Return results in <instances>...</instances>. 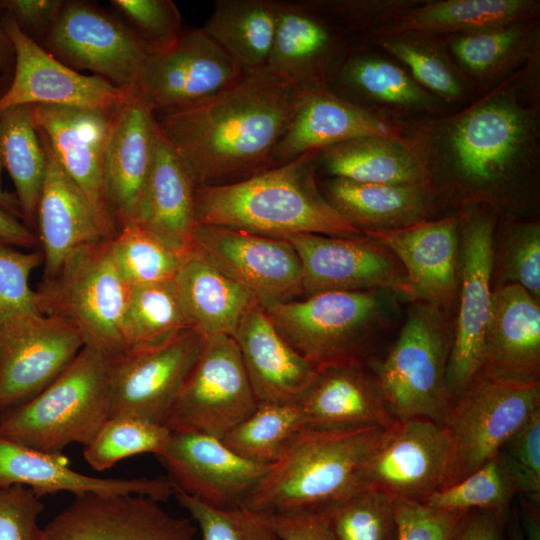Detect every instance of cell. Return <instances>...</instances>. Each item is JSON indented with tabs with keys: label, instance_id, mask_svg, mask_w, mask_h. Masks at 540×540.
Listing matches in <instances>:
<instances>
[{
	"label": "cell",
	"instance_id": "cb8c5ba5",
	"mask_svg": "<svg viewBox=\"0 0 540 540\" xmlns=\"http://www.w3.org/2000/svg\"><path fill=\"white\" fill-rule=\"evenodd\" d=\"M398 259L410 289V300L443 309L458 293L460 219L446 216L395 230L364 232Z\"/></svg>",
	"mask_w": 540,
	"mask_h": 540
},
{
	"label": "cell",
	"instance_id": "d6986e66",
	"mask_svg": "<svg viewBox=\"0 0 540 540\" xmlns=\"http://www.w3.org/2000/svg\"><path fill=\"white\" fill-rule=\"evenodd\" d=\"M192 519L137 494L76 496L51 519L40 540H194Z\"/></svg>",
	"mask_w": 540,
	"mask_h": 540
},
{
	"label": "cell",
	"instance_id": "60d3db41",
	"mask_svg": "<svg viewBox=\"0 0 540 540\" xmlns=\"http://www.w3.org/2000/svg\"><path fill=\"white\" fill-rule=\"evenodd\" d=\"M362 41L385 51L418 85L448 105L464 103L473 93L452 60L445 37L402 32L368 36Z\"/></svg>",
	"mask_w": 540,
	"mask_h": 540
},
{
	"label": "cell",
	"instance_id": "2e32d148",
	"mask_svg": "<svg viewBox=\"0 0 540 540\" xmlns=\"http://www.w3.org/2000/svg\"><path fill=\"white\" fill-rule=\"evenodd\" d=\"M243 74L201 27L184 30L172 44L149 50L137 88L161 113L202 102Z\"/></svg>",
	"mask_w": 540,
	"mask_h": 540
},
{
	"label": "cell",
	"instance_id": "e7e4bbea",
	"mask_svg": "<svg viewBox=\"0 0 540 540\" xmlns=\"http://www.w3.org/2000/svg\"><path fill=\"white\" fill-rule=\"evenodd\" d=\"M1 169L0 166V209L23 221L20 205L15 193L6 191L2 186Z\"/></svg>",
	"mask_w": 540,
	"mask_h": 540
},
{
	"label": "cell",
	"instance_id": "f1b7e54d",
	"mask_svg": "<svg viewBox=\"0 0 540 540\" xmlns=\"http://www.w3.org/2000/svg\"><path fill=\"white\" fill-rule=\"evenodd\" d=\"M14 484L31 488L38 497L68 491L85 494H137L158 502L174 495L168 478H98L81 474L69 466L61 453H48L6 439L0 435V487Z\"/></svg>",
	"mask_w": 540,
	"mask_h": 540
},
{
	"label": "cell",
	"instance_id": "91938a15",
	"mask_svg": "<svg viewBox=\"0 0 540 540\" xmlns=\"http://www.w3.org/2000/svg\"><path fill=\"white\" fill-rule=\"evenodd\" d=\"M507 520L493 511H468L453 540H505Z\"/></svg>",
	"mask_w": 540,
	"mask_h": 540
},
{
	"label": "cell",
	"instance_id": "ac0fdd59",
	"mask_svg": "<svg viewBox=\"0 0 540 540\" xmlns=\"http://www.w3.org/2000/svg\"><path fill=\"white\" fill-rule=\"evenodd\" d=\"M3 25L15 50L11 85L0 98V112L20 105L112 109L124 105L137 89H126L78 72L24 34L3 11Z\"/></svg>",
	"mask_w": 540,
	"mask_h": 540
},
{
	"label": "cell",
	"instance_id": "5bb4252c",
	"mask_svg": "<svg viewBox=\"0 0 540 540\" xmlns=\"http://www.w3.org/2000/svg\"><path fill=\"white\" fill-rule=\"evenodd\" d=\"M193 250L248 290L267 310L304 293L302 265L286 239L223 226L196 224Z\"/></svg>",
	"mask_w": 540,
	"mask_h": 540
},
{
	"label": "cell",
	"instance_id": "6da1fadb",
	"mask_svg": "<svg viewBox=\"0 0 540 540\" xmlns=\"http://www.w3.org/2000/svg\"><path fill=\"white\" fill-rule=\"evenodd\" d=\"M538 56L452 113L426 116L403 129L429 186L463 191L464 205H496L499 195L536 171L540 122L529 76Z\"/></svg>",
	"mask_w": 540,
	"mask_h": 540
},
{
	"label": "cell",
	"instance_id": "4dcf8cb0",
	"mask_svg": "<svg viewBox=\"0 0 540 540\" xmlns=\"http://www.w3.org/2000/svg\"><path fill=\"white\" fill-rule=\"evenodd\" d=\"M232 337L258 403L300 400L316 369L282 338L258 303L243 314Z\"/></svg>",
	"mask_w": 540,
	"mask_h": 540
},
{
	"label": "cell",
	"instance_id": "277c9868",
	"mask_svg": "<svg viewBox=\"0 0 540 540\" xmlns=\"http://www.w3.org/2000/svg\"><path fill=\"white\" fill-rule=\"evenodd\" d=\"M386 428L304 427L243 506L261 513L320 511L363 489V466Z\"/></svg>",
	"mask_w": 540,
	"mask_h": 540
},
{
	"label": "cell",
	"instance_id": "7bdbcfd3",
	"mask_svg": "<svg viewBox=\"0 0 540 540\" xmlns=\"http://www.w3.org/2000/svg\"><path fill=\"white\" fill-rule=\"evenodd\" d=\"M187 329L173 280L132 287L124 325L126 349L157 343Z\"/></svg>",
	"mask_w": 540,
	"mask_h": 540
},
{
	"label": "cell",
	"instance_id": "b9f144b4",
	"mask_svg": "<svg viewBox=\"0 0 540 540\" xmlns=\"http://www.w3.org/2000/svg\"><path fill=\"white\" fill-rule=\"evenodd\" d=\"M304 427L298 401L258 403L256 409L221 441L239 456L270 466Z\"/></svg>",
	"mask_w": 540,
	"mask_h": 540
},
{
	"label": "cell",
	"instance_id": "5b68a950",
	"mask_svg": "<svg viewBox=\"0 0 540 540\" xmlns=\"http://www.w3.org/2000/svg\"><path fill=\"white\" fill-rule=\"evenodd\" d=\"M110 358L84 346L43 391L2 413L0 435L48 453H61L71 443L88 446L110 418Z\"/></svg>",
	"mask_w": 540,
	"mask_h": 540
},
{
	"label": "cell",
	"instance_id": "be15d7a7",
	"mask_svg": "<svg viewBox=\"0 0 540 540\" xmlns=\"http://www.w3.org/2000/svg\"><path fill=\"white\" fill-rule=\"evenodd\" d=\"M517 515L524 539L540 540L539 503L533 502L523 496Z\"/></svg>",
	"mask_w": 540,
	"mask_h": 540
},
{
	"label": "cell",
	"instance_id": "e575fe53",
	"mask_svg": "<svg viewBox=\"0 0 540 540\" xmlns=\"http://www.w3.org/2000/svg\"><path fill=\"white\" fill-rule=\"evenodd\" d=\"M539 20L445 37L448 52L472 91L485 92L539 54Z\"/></svg>",
	"mask_w": 540,
	"mask_h": 540
},
{
	"label": "cell",
	"instance_id": "8fae6325",
	"mask_svg": "<svg viewBox=\"0 0 540 540\" xmlns=\"http://www.w3.org/2000/svg\"><path fill=\"white\" fill-rule=\"evenodd\" d=\"M459 219V311L446 373L451 403L481 370L493 292L494 215L483 204H467Z\"/></svg>",
	"mask_w": 540,
	"mask_h": 540
},
{
	"label": "cell",
	"instance_id": "d6a6232c",
	"mask_svg": "<svg viewBox=\"0 0 540 540\" xmlns=\"http://www.w3.org/2000/svg\"><path fill=\"white\" fill-rule=\"evenodd\" d=\"M196 186L190 170L160 130L153 165L134 223L142 225L186 257L193 250Z\"/></svg>",
	"mask_w": 540,
	"mask_h": 540
},
{
	"label": "cell",
	"instance_id": "836d02e7",
	"mask_svg": "<svg viewBox=\"0 0 540 540\" xmlns=\"http://www.w3.org/2000/svg\"><path fill=\"white\" fill-rule=\"evenodd\" d=\"M318 183L329 203L362 233L428 220L435 207L436 195L428 185L366 184L340 178Z\"/></svg>",
	"mask_w": 540,
	"mask_h": 540
},
{
	"label": "cell",
	"instance_id": "ffe728a7",
	"mask_svg": "<svg viewBox=\"0 0 540 540\" xmlns=\"http://www.w3.org/2000/svg\"><path fill=\"white\" fill-rule=\"evenodd\" d=\"M302 265L304 293L386 289L410 298L405 271L386 247L366 235L297 234L286 238Z\"/></svg>",
	"mask_w": 540,
	"mask_h": 540
},
{
	"label": "cell",
	"instance_id": "c3c4849f",
	"mask_svg": "<svg viewBox=\"0 0 540 540\" xmlns=\"http://www.w3.org/2000/svg\"><path fill=\"white\" fill-rule=\"evenodd\" d=\"M179 504L197 524L203 540H279L266 513L240 506L222 509L174 489Z\"/></svg>",
	"mask_w": 540,
	"mask_h": 540
},
{
	"label": "cell",
	"instance_id": "4fadbf2b",
	"mask_svg": "<svg viewBox=\"0 0 540 540\" xmlns=\"http://www.w3.org/2000/svg\"><path fill=\"white\" fill-rule=\"evenodd\" d=\"M203 339L187 329L157 343L128 348L109 363L110 417L165 425Z\"/></svg>",
	"mask_w": 540,
	"mask_h": 540
},
{
	"label": "cell",
	"instance_id": "7c38bea8",
	"mask_svg": "<svg viewBox=\"0 0 540 540\" xmlns=\"http://www.w3.org/2000/svg\"><path fill=\"white\" fill-rule=\"evenodd\" d=\"M39 45L79 72L85 70L111 84L137 88L150 48L124 22L84 1H65Z\"/></svg>",
	"mask_w": 540,
	"mask_h": 540
},
{
	"label": "cell",
	"instance_id": "816d5d0a",
	"mask_svg": "<svg viewBox=\"0 0 540 540\" xmlns=\"http://www.w3.org/2000/svg\"><path fill=\"white\" fill-rule=\"evenodd\" d=\"M110 3L150 50L172 44L184 31L180 11L170 0H112Z\"/></svg>",
	"mask_w": 540,
	"mask_h": 540
},
{
	"label": "cell",
	"instance_id": "d590c367",
	"mask_svg": "<svg viewBox=\"0 0 540 540\" xmlns=\"http://www.w3.org/2000/svg\"><path fill=\"white\" fill-rule=\"evenodd\" d=\"M189 328L202 339L232 336L254 296L192 250L173 279Z\"/></svg>",
	"mask_w": 540,
	"mask_h": 540
},
{
	"label": "cell",
	"instance_id": "52a82bcc",
	"mask_svg": "<svg viewBox=\"0 0 540 540\" xmlns=\"http://www.w3.org/2000/svg\"><path fill=\"white\" fill-rule=\"evenodd\" d=\"M451 345L441 309L418 304L385 359L371 365L395 420L444 424L452 405L446 382Z\"/></svg>",
	"mask_w": 540,
	"mask_h": 540
},
{
	"label": "cell",
	"instance_id": "e0dca14e",
	"mask_svg": "<svg viewBox=\"0 0 540 540\" xmlns=\"http://www.w3.org/2000/svg\"><path fill=\"white\" fill-rule=\"evenodd\" d=\"M449 441L443 425L426 418L395 420L366 460L363 488L424 502L444 486Z\"/></svg>",
	"mask_w": 540,
	"mask_h": 540
},
{
	"label": "cell",
	"instance_id": "8992f818",
	"mask_svg": "<svg viewBox=\"0 0 540 540\" xmlns=\"http://www.w3.org/2000/svg\"><path fill=\"white\" fill-rule=\"evenodd\" d=\"M111 239L83 245L35 290L38 311L61 318L84 346L115 356L126 350L125 315L132 287L114 261Z\"/></svg>",
	"mask_w": 540,
	"mask_h": 540
},
{
	"label": "cell",
	"instance_id": "6125c7cd",
	"mask_svg": "<svg viewBox=\"0 0 540 540\" xmlns=\"http://www.w3.org/2000/svg\"><path fill=\"white\" fill-rule=\"evenodd\" d=\"M3 8L0 0V98L9 89L15 70V50L3 25Z\"/></svg>",
	"mask_w": 540,
	"mask_h": 540
},
{
	"label": "cell",
	"instance_id": "6f0895ef",
	"mask_svg": "<svg viewBox=\"0 0 540 540\" xmlns=\"http://www.w3.org/2000/svg\"><path fill=\"white\" fill-rule=\"evenodd\" d=\"M65 1L62 0H1L3 11L9 14L21 31L36 43L46 36Z\"/></svg>",
	"mask_w": 540,
	"mask_h": 540
},
{
	"label": "cell",
	"instance_id": "680465c9",
	"mask_svg": "<svg viewBox=\"0 0 540 540\" xmlns=\"http://www.w3.org/2000/svg\"><path fill=\"white\" fill-rule=\"evenodd\" d=\"M266 514L279 540H338L320 511Z\"/></svg>",
	"mask_w": 540,
	"mask_h": 540
},
{
	"label": "cell",
	"instance_id": "9f6ffc18",
	"mask_svg": "<svg viewBox=\"0 0 540 540\" xmlns=\"http://www.w3.org/2000/svg\"><path fill=\"white\" fill-rule=\"evenodd\" d=\"M44 508L35 492L24 485L0 487V540H40L38 517Z\"/></svg>",
	"mask_w": 540,
	"mask_h": 540
},
{
	"label": "cell",
	"instance_id": "1f68e13d",
	"mask_svg": "<svg viewBox=\"0 0 540 540\" xmlns=\"http://www.w3.org/2000/svg\"><path fill=\"white\" fill-rule=\"evenodd\" d=\"M305 427H390V413L375 376L360 360L330 364L316 370L298 401Z\"/></svg>",
	"mask_w": 540,
	"mask_h": 540
},
{
	"label": "cell",
	"instance_id": "7dc6e473",
	"mask_svg": "<svg viewBox=\"0 0 540 540\" xmlns=\"http://www.w3.org/2000/svg\"><path fill=\"white\" fill-rule=\"evenodd\" d=\"M320 512L338 540H397L392 498L383 492L363 488Z\"/></svg>",
	"mask_w": 540,
	"mask_h": 540
},
{
	"label": "cell",
	"instance_id": "74e56055",
	"mask_svg": "<svg viewBox=\"0 0 540 540\" xmlns=\"http://www.w3.org/2000/svg\"><path fill=\"white\" fill-rule=\"evenodd\" d=\"M539 11L536 0H424L363 38L402 32L448 37L538 19Z\"/></svg>",
	"mask_w": 540,
	"mask_h": 540
},
{
	"label": "cell",
	"instance_id": "d4e9b609",
	"mask_svg": "<svg viewBox=\"0 0 540 540\" xmlns=\"http://www.w3.org/2000/svg\"><path fill=\"white\" fill-rule=\"evenodd\" d=\"M159 133L154 107L137 88L117 112L105 154L106 199L118 229L137 218Z\"/></svg>",
	"mask_w": 540,
	"mask_h": 540
},
{
	"label": "cell",
	"instance_id": "3957f363",
	"mask_svg": "<svg viewBox=\"0 0 540 540\" xmlns=\"http://www.w3.org/2000/svg\"><path fill=\"white\" fill-rule=\"evenodd\" d=\"M318 153L306 152L238 182L196 186V224L280 239L297 234L363 235L323 195L317 180Z\"/></svg>",
	"mask_w": 540,
	"mask_h": 540
},
{
	"label": "cell",
	"instance_id": "9c48e42d",
	"mask_svg": "<svg viewBox=\"0 0 540 540\" xmlns=\"http://www.w3.org/2000/svg\"><path fill=\"white\" fill-rule=\"evenodd\" d=\"M380 309L379 299L369 291H325L265 311L282 338L317 370L360 360Z\"/></svg>",
	"mask_w": 540,
	"mask_h": 540
},
{
	"label": "cell",
	"instance_id": "44dd1931",
	"mask_svg": "<svg viewBox=\"0 0 540 540\" xmlns=\"http://www.w3.org/2000/svg\"><path fill=\"white\" fill-rule=\"evenodd\" d=\"M313 0H278V21L267 67L302 92L329 87L357 44Z\"/></svg>",
	"mask_w": 540,
	"mask_h": 540
},
{
	"label": "cell",
	"instance_id": "30bf717a",
	"mask_svg": "<svg viewBox=\"0 0 540 540\" xmlns=\"http://www.w3.org/2000/svg\"><path fill=\"white\" fill-rule=\"evenodd\" d=\"M258 402L232 336L203 339L165 421L171 432L222 439L245 420Z\"/></svg>",
	"mask_w": 540,
	"mask_h": 540
},
{
	"label": "cell",
	"instance_id": "f907efd6",
	"mask_svg": "<svg viewBox=\"0 0 540 540\" xmlns=\"http://www.w3.org/2000/svg\"><path fill=\"white\" fill-rule=\"evenodd\" d=\"M497 455L517 493L539 503L540 409L501 447Z\"/></svg>",
	"mask_w": 540,
	"mask_h": 540
},
{
	"label": "cell",
	"instance_id": "4316f807",
	"mask_svg": "<svg viewBox=\"0 0 540 540\" xmlns=\"http://www.w3.org/2000/svg\"><path fill=\"white\" fill-rule=\"evenodd\" d=\"M404 123L335 94L329 87L305 92L272 156V165L368 136H402Z\"/></svg>",
	"mask_w": 540,
	"mask_h": 540
},
{
	"label": "cell",
	"instance_id": "8d00e7d4",
	"mask_svg": "<svg viewBox=\"0 0 540 540\" xmlns=\"http://www.w3.org/2000/svg\"><path fill=\"white\" fill-rule=\"evenodd\" d=\"M318 170L357 183L428 185L426 171L402 136H368L319 150Z\"/></svg>",
	"mask_w": 540,
	"mask_h": 540
},
{
	"label": "cell",
	"instance_id": "db71d44e",
	"mask_svg": "<svg viewBox=\"0 0 540 540\" xmlns=\"http://www.w3.org/2000/svg\"><path fill=\"white\" fill-rule=\"evenodd\" d=\"M316 7L349 35L363 38L414 7L415 0H313Z\"/></svg>",
	"mask_w": 540,
	"mask_h": 540
},
{
	"label": "cell",
	"instance_id": "94428289",
	"mask_svg": "<svg viewBox=\"0 0 540 540\" xmlns=\"http://www.w3.org/2000/svg\"><path fill=\"white\" fill-rule=\"evenodd\" d=\"M0 240L17 248L33 250L37 237L21 219L0 209Z\"/></svg>",
	"mask_w": 540,
	"mask_h": 540
},
{
	"label": "cell",
	"instance_id": "f6af8a7d",
	"mask_svg": "<svg viewBox=\"0 0 540 540\" xmlns=\"http://www.w3.org/2000/svg\"><path fill=\"white\" fill-rule=\"evenodd\" d=\"M516 488L496 454L460 481L432 493L428 506L453 511L485 510L509 517Z\"/></svg>",
	"mask_w": 540,
	"mask_h": 540
},
{
	"label": "cell",
	"instance_id": "f5cc1de1",
	"mask_svg": "<svg viewBox=\"0 0 540 540\" xmlns=\"http://www.w3.org/2000/svg\"><path fill=\"white\" fill-rule=\"evenodd\" d=\"M502 279L540 297V227L537 222L511 224L506 231Z\"/></svg>",
	"mask_w": 540,
	"mask_h": 540
},
{
	"label": "cell",
	"instance_id": "484cf974",
	"mask_svg": "<svg viewBox=\"0 0 540 540\" xmlns=\"http://www.w3.org/2000/svg\"><path fill=\"white\" fill-rule=\"evenodd\" d=\"M40 138L47 164L35 228L43 256V277H48L71 252L83 245L113 238L118 227L64 172Z\"/></svg>",
	"mask_w": 540,
	"mask_h": 540
},
{
	"label": "cell",
	"instance_id": "ba28073f",
	"mask_svg": "<svg viewBox=\"0 0 540 540\" xmlns=\"http://www.w3.org/2000/svg\"><path fill=\"white\" fill-rule=\"evenodd\" d=\"M540 409V382L499 380L478 374L452 403L443 424L449 441L444 487L494 457Z\"/></svg>",
	"mask_w": 540,
	"mask_h": 540
},
{
	"label": "cell",
	"instance_id": "bcb514c9",
	"mask_svg": "<svg viewBox=\"0 0 540 540\" xmlns=\"http://www.w3.org/2000/svg\"><path fill=\"white\" fill-rule=\"evenodd\" d=\"M170 429L129 416L110 417L94 440L85 447L86 462L95 470H105L118 461L143 454L162 455L171 438Z\"/></svg>",
	"mask_w": 540,
	"mask_h": 540
},
{
	"label": "cell",
	"instance_id": "7a4b0ae2",
	"mask_svg": "<svg viewBox=\"0 0 540 540\" xmlns=\"http://www.w3.org/2000/svg\"><path fill=\"white\" fill-rule=\"evenodd\" d=\"M304 94L266 66L202 102L155 113L196 185L216 186L273 167V153Z\"/></svg>",
	"mask_w": 540,
	"mask_h": 540
},
{
	"label": "cell",
	"instance_id": "ee69618b",
	"mask_svg": "<svg viewBox=\"0 0 540 540\" xmlns=\"http://www.w3.org/2000/svg\"><path fill=\"white\" fill-rule=\"evenodd\" d=\"M111 248L118 270L131 287L173 280L185 258L137 223L120 227Z\"/></svg>",
	"mask_w": 540,
	"mask_h": 540
},
{
	"label": "cell",
	"instance_id": "83f0119b",
	"mask_svg": "<svg viewBox=\"0 0 540 540\" xmlns=\"http://www.w3.org/2000/svg\"><path fill=\"white\" fill-rule=\"evenodd\" d=\"M479 374L540 382V306L522 286L509 283L492 292Z\"/></svg>",
	"mask_w": 540,
	"mask_h": 540
},
{
	"label": "cell",
	"instance_id": "ab89813d",
	"mask_svg": "<svg viewBox=\"0 0 540 540\" xmlns=\"http://www.w3.org/2000/svg\"><path fill=\"white\" fill-rule=\"evenodd\" d=\"M47 157L35 121L34 105L0 112V166L15 186L23 222L34 231Z\"/></svg>",
	"mask_w": 540,
	"mask_h": 540
},
{
	"label": "cell",
	"instance_id": "603a6c76",
	"mask_svg": "<svg viewBox=\"0 0 540 540\" xmlns=\"http://www.w3.org/2000/svg\"><path fill=\"white\" fill-rule=\"evenodd\" d=\"M120 107L89 109L34 105L38 132L55 160L101 213L115 224L106 199L104 163Z\"/></svg>",
	"mask_w": 540,
	"mask_h": 540
},
{
	"label": "cell",
	"instance_id": "f35d334b",
	"mask_svg": "<svg viewBox=\"0 0 540 540\" xmlns=\"http://www.w3.org/2000/svg\"><path fill=\"white\" fill-rule=\"evenodd\" d=\"M278 21V0H217L202 29L244 73L267 66Z\"/></svg>",
	"mask_w": 540,
	"mask_h": 540
},
{
	"label": "cell",
	"instance_id": "681fc988",
	"mask_svg": "<svg viewBox=\"0 0 540 540\" xmlns=\"http://www.w3.org/2000/svg\"><path fill=\"white\" fill-rule=\"evenodd\" d=\"M41 264V251L17 248L0 240V324L16 315L40 313L30 277Z\"/></svg>",
	"mask_w": 540,
	"mask_h": 540
},
{
	"label": "cell",
	"instance_id": "7402d4cb",
	"mask_svg": "<svg viewBox=\"0 0 540 540\" xmlns=\"http://www.w3.org/2000/svg\"><path fill=\"white\" fill-rule=\"evenodd\" d=\"M157 458L174 489L222 509L242 506L270 467L239 456L221 439L194 432H172Z\"/></svg>",
	"mask_w": 540,
	"mask_h": 540
},
{
	"label": "cell",
	"instance_id": "9a60e30c",
	"mask_svg": "<svg viewBox=\"0 0 540 540\" xmlns=\"http://www.w3.org/2000/svg\"><path fill=\"white\" fill-rule=\"evenodd\" d=\"M83 347L78 331L58 317L24 313L0 324V413L43 391Z\"/></svg>",
	"mask_w": 540,
	"mask_h": 540
},
{
	"label": "cell",
	"instance_id": "11a10c76",
	"mask_svg": "<svg viewBox=\"0 0 540 540\" xmlns=\"http://www.w3.org/2000/svg\"><path fill=\"white\" fill-rule=\"evenodd\" d=\"M392 507L397 540H453L467 513L404 498H392Z\"/></svg>",
	"mask_w": 540,
	"mask_h": 540
},
{
	"label": "cell",
	"instance_id": "03108f58",
	"mask_svg": "<svg viewBox=\"0 0 540 540\" xmlns=\"http://www.w3.org/2000/svg\"><path fill=\"white\" fill-rule=\"evenodd\" d=\"M507 522H508V525H506V527L508 528L507 530L508 540H525L521 531L518 515L516 512L513 514V516L510 513Z\"/></svg>",
	"mask_w": 540,
	"mask_h": 540
},
{
	"label": "cell",
	"instance_id": "f546056e",
	"mask_svg": "<svg viewBox=\"0 0 540 540\" xmlns=\"http://www.w3.org/2000/svg\"><path fill=\"white\" fill-rule=\"evenodd\" d=\"M329 88L338 96L393 119L447 112L448 104L430 94L399 63L358 42Z\"/></svg>",
	"mask_w": 540,
	"mask_h": 540
}]
</instances>
